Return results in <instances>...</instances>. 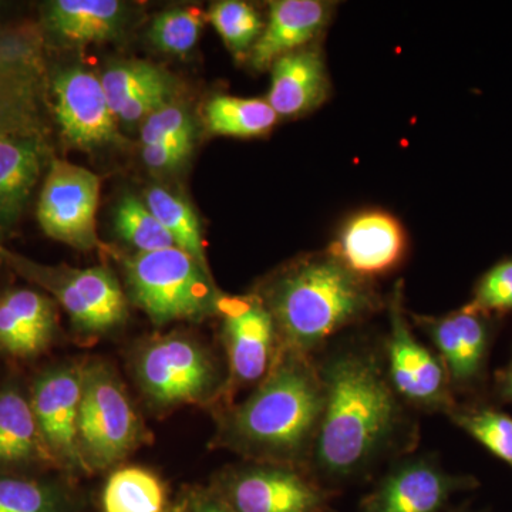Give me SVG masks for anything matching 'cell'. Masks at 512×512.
<instances>
[{
    "label": "cell",
    "instance_id": "obj_39",
    "mask_svg": "<svg viewBox=\"0 0 512 512\" xmlns=\"http://www.w3.org/2000/svg\"><path fill=\"white\" fill-rule=\"evenodd\" d=\"M165 512H187V498H185V493L181 494L177 500L173 501Z\"/></svg>",
    "mask_w": 512,
    "mask_h": 512
},
{
    "label": "cell",
    "instance_id": "obj_25",
    "mask_svg": "<svg viewBox=\"0 0 512 512\" xmlns=\"http://www.w3.org/2000/svg\"><path fill=\"white\" fill-rule=\"evenodd\" d=\"M170 504L160 477L141 467L114 471L101 493L103 512H165Z\"/></svg>",
    "mask_w": 512,
    "mask_h": 512
},
{
    "label": "cell",
    "instance_id": "obj_33",
    "mask_svg": "<svg viewBox=\"0 0 512 512\" xmlns=\"http://www.w3.org/2000/svg\"><path fill=\"white\" fill-rule=\"evenodd\" d=\"M0 64L45 80L43 39L39 30L15 28L0 30Z\"/></svg>",
    "mask_w": 512,
    "mask_h": 512
},
{
    "label": "cell",
    "instance_id": "obj_7",
    "mask_svg": "<svg viewBox=\"0 0 512 512\" xmlns=\"http://www.w3.org/2000/svg\"><path fill=\"white\" fill-rule=\"evenodd\" d=\"M136 377L141 392L158 409L208 403L221 389L210 353L183 335L164 336L141 349Z\"/></svg>",
    "mask_w": 512,
    "mask_h": 512
},
{
    "label": "cell",
    "instance_id": "obj_15",
    "mask_svg": "<svg viewBox=\"0 0 512 512\" xmlns=\"http://www.w3.org/2000/svg\"><path fill=\"white\" fill-rule=\"evenodd\" d=\"M52 92L56 121L67 144L93 151L119 143V121L96 74L80 66L66 67L53 79Z\"/></svg>",
    "mask_w": 512,
    "mask_h": 512
},
{
    "label": "cell",
    "instance_id": "obj_36",
    "mask_svg": "<svg viewBox=\"0 0 512 512\" xmlns=\"http://www.w3.org/2000/svg\"><path fill=\"white\" fill-rule=\"evenodd\" d=\"M195 134H180L161 141V143L143 146L141 157L144 164L154 173H173L180 170L194 151Z\"/></svg>",
    "mask_w": 512,
    "mask_h": 512
},
{
    "label": "cell",
    "instance_id": "obj_32",
    "mask_svg": "<svg viewBox=\"0 0 512 512\" xmlns=\"http://www.w3.org/2000/svg\"><path fill=\"white\" fill-rule=\"evenodd\" d=\"M204 16L194 8L164 10L151 22L147 37L165 55L184 57L200 40Z\"/></svg>",
    "mask_w": 512,
    "mask_h": 512
},
{
    "label": "cell",
    "instance_id": "obj_27",
    "mask_svg": "<svg viewBox=\"0 0 512 512\" xmlns=\"http://www.w3.org/2000/svg\"><path fill=\"white\" fill-rule=\"evenodd\" d=\"M0 512H83V500L59 481L0 477Z\"/></svg>",
    "mask_w": 512,
    "mask_h": 512
},
{
    "label": "cell",
    "instance_id": "obj_10",
    "mask_svg": "<svg viewBox=\"0 0 512 512\" xmlns=\"http://www.w3.org/2000/svg\"><path fill=\"white\" fill-rule=\"evenodd\" d=\"M100 178L66 160H52L37 204V220L47 237L90 251L100 248L96 214Z\"/></svg>",
    "mask_w": 512,
    "mask_h": 512
},
{
    "label": "cell",
    "instance_id": "obj_29",
    "mask_svg": "<svg viewBox=\"0 0 512 512\" xmlns=\"http://www.w3.org/2000/svg\"><path fill=\"white\" fill-rule=\"evenodd\" d=\"M491 454L512 470V416L481 403L456 404L447 414Z\"/></svg>",
    "mask_w": 512,
    "mask_h": 512
},
{
    "label": "cell",
    "instance_id": "obj_6",
    "mask_svg": "<svg viewBox=\"0 0 512 512\" xmlns=\"http://www.w3.org/2000/svg\"><path fill=\"white\" fill-rule=\"evenodd\" d=\"M0 256L23 278L52 293L79 332L103 335L126 322V295L109 269L43 265L2 247Z\"/></svg>",
    "mask_w": 512,
    "mask_h": 512
},
{
    "label": "cell",
    "instance_id": "obj_34",
    "mask_svg": "<svg viewBox=\"0 0 512 512\" xmlns=\"http://www.w3.org/2000/svg\"><path fill=\"white\" fill-rule=\"evenodd\" d=\"M464 306L498 319L512 313V256L498 261L478 279L470 302Z\"/></svg>",
    "mask_w": 512,
    "mask_h": 512
},
{
    "label": "cell",
    "instance_id": "obj_37",
    "mask_svg": "<svg viewBox=\"0 0 512 512\" xmlns=\"http://www.w3.org/2000/svg\"><path fill=\"white\" fill-rule=\"evenodd\" d=\"M187 512H237L212 487H195L185 491Z\"/></svg>",
    "mask_w": 512,
    "mask_h": 512
},
{
    "label": "cell",
    "instance_id": "obj_21",
    "mask_svg": "<svg viewBox=\"0 0 512 512\" xmlns=\"http://www.w3.org/2000/svg\"><path fill=\"white\" fill-rule=\"evenodd\" d=\"M49 157L45 138H0V241L18 225Z\"/></svg>",
    "mask_w": 512,
    "mask_h": 512
},
{
    "label": "cell",
    "instance_id": "obj_23",
    "mask_svg": "<svg viewBox=\"0 0 512 512\" xmlns=\"http://www.w3.org/2000/svg\"><path fill=\"white\" fill-rule=\"evenodd\" d=\"M45 80L0 64V138H45L43 114Z\"/></svg>",
    "mask_w": 512,
    "mask_h": 512
},
{
    "label": "cell",
    "instance_id": "obj_35",
    "mask_svg": "<svg viewBox=\"0 0 512 512\" xmlns=\"http://www.w3.org/2000/svg\"><path fill=\"white\" fill-rule=\"evenodd\" d=\"M187 133H197L190 110L181 101H174L141 123V144L150 146Z\"/></svg>",
    "mask_w": 512,
    "mask_h": 512
},
{
    "label": "cell",
    "instance_id": "obj_22",
    "mask_svg": "<svg viewBox=\"0 0 512 512\" xmlns=\"http://www.w3.org/2000/svg\"><path fill=\"white\" fill-rule=\"evenodd\" d=\"M55 302L33 289L8 291L0 298V350L15 357L45 352L55 338Z\"/></svg>",
    "mask_w": 512,
    "mask_h": 512
},
{
    "label": "cell",
    "instance_id": "obj_1",
    "mask_svg": "<svg viewBox=\"0 0 512 512\" xmlns=\"http://www.w3.org/2000/svg\"><path fill=\"white\" fill-rule=\"evenodd\" d=\"M316 366L325 404L308 470L335 493L369 476L404 444L410 446L412 427L379 349L360 343L340 346Z\"/></svg>",
    "mask_w": 512,
    "mask_h": 512
},
{
    "label": "cell",
    "instance_id": "obj_38",
    "mask_svg": "<svg viewBox=\"0 0 512 512\" xmlns=\"http://www.w3.org/2000/svg\"><path fill=\"white\" fill-rule=\"evenodd\" d=\"M495 394L504 403H512V356L503 369L495 373Z\"/></svg>",
    "mask_w": 512,
    "mask_h": 512
},
{
    "label": "cell",
    "instance_id": "obj_40",
    "mask_svg": "<svg viewBox=\"0 0 512 512\" xmlns=\"http://www.w3.org/2000/svg\"><path fill=\"white\" fill-rule=\"evenodd\" d=\"M453 512H478V511H471V510H458V511H453Z\"/></svg>",
    "mask_w": 512,
    "mask_h": 512
},
{
    "label": "cell",
    "instance_id": "obj_31",
    "mask_svg": "<svg viewBox=\"0 0 512 512\" xmlns=\"http://www.w3.org/2000/svg\"><path fill=\"white\" fill-rule=\"evenodd\" d=\"M208 19L224 40L225 46L237 57L251 55L265 28L258 10L241 0L212 3Z\"/></svg>",
    "mask_w": 512,
    "mask_h": 512
},
{
    "label": "cell",
    "instance_id": "obj_9",
    "mask_svg": "<svg viewBox=\"0 0 512 512\" xmlns=\"http://www.w3.org/2000/svg\"><path fill=\"white\" fill-rule=\"evenodd\" d=\"M237 512H335V493L305 468L254 463L232 467L211 485Z\"/></svg>",
    "mask_w": 512,
    "mask_h": 512
},
{
    "label": "cell",
    "instance_id": "obj_28",
    "mask_svg": "<svg viewBox=\"0 0 512 512\" xmlns=\"http://www.w3.org/2000/svg\"><path fill=\"white\" fill-rule=\"evenodd\" d=\"M144 202L173 237L175 247L183 249L210 271L200 220L191 205L160 185H153L144 192Z\"/></svg>",
    "mask_w": 512,
    "mask_h": 512
},
{
    "label": "cell",
    "instance_id": "obj_19",
    "mask_svg": "<svg viewBox=\"0 0 512 512\" xmlns=\"http://www.w3.org/2000/svg\"><path fill=\"white\" fill-rule=\"evenodd\" d=\"M130 22V8L119 0H53L43 8V28L64 46L119 39Z\"/></svg>",
    "mask_w": 512,
    "mask_h": 512
},
{
    "label": "cell",
    "instance_id": "obj_3",
    "mask_svg": "<svg viewBox=\"0 0 512 512\" xmlns=\"http://www.w3.org/2000/svg\"><path fill=\"white\" fill-rule=\"evenodd\" d=\"M258 295L275 320L281 346L311 357L330 338L382 308L373 282L330 251L296 259Z\"/></svg>",
    "mask_w": 512,
    "mask_h": 512
},
{
    "label": "cell",
    "instance_id": "obj_11",
    "mask_svg": "<svg viewBox=\"0 0 512 512\" xmlns=\"http://www.w3.org/2000/svg\"><path fill=\"white\" fill-rule=\"evenodd\" d=\"M414 326L443 360L454 394H477L487 382L488 357L500 319L466 306L443 316L412 315Z\"/></svg>",
    "mask_w": 512,
    "mask_h": 512
},
{
    "label": "cell",
    "instance_id": "obj_14",
    "mask_svg": "<svg viewBox=\"0 0 512 512\" xmlns=\"http://www.w3.org/2000/svg\"><path fill=\"white\" fill-rule=\"evenodd\" d=\"M83 366L47 370L33 386V414L53 463L64 470L87 473L79 446Z\"/></svg>",
    "mask_w": 512,
    "mask_h": 512
},
{
    "label": "cell",
    "instance_id": "obj_26",
    "mask_svg": "<svg viewBox=\"0 0 512 512\" xmlns=\"http://www.w3.org/2000/svg\"><path fill=\"white\" fill-rule=\"evenodd\" d=\"M278 120L268 100L258 97L214 96L205 106V124L217 136H264Z\"/></svg>",
    "mask_w": 512,
    "mask_h": 512
},
{
    "label": "cell",
    "instance_id": "obj_30",
    "mask_svg": "<svg viewBox=\"0 0 512 512\" xmlns=\"http://www.w3.org/2000/svg\"><path fill=\"white\" fill-rule=\"evenodd\" d=\"M114 231L137 252H154L175 247L173 237L168 234L156 215L144 200L134 195H124L114 208Z\"/></svg>",
    "mask_w": 512,
    "mask_h": 512
},
{
    "label": "cell",
    "instance_id": "obj_13",
    "mask_svg": "<svg viewBox=\"0 0 512 512\" xmlns=\"http://www.w3.org/2000/svg\"><path fill=\"white\" fill-rule=\"evenodd\" d=\"M478 485L474 477L448 473L433 457L404 458L377 481L356 512H446L454 495Z\"/></svg>",
    "mask_w": 512,
    "mask_h": 512
},
{
    "label": "cell",
    "instance_id": "obj_12",
    "mask_svg": "<svg viewBox=\"0 0 512 512\" xmlns=\"http://www.w3.org/2000/svg\"><path fill=\"white\" fill-rule=\"evenodd\" d=\"M218 315L229 362L228 386L234 390L256 386L268 375L281 348L278 329L258 293L221 295Z\"/></svg>",
    "mask_w": 512,
    "mask_h": 512
},
{
    "label": "cell",
    "instance_id": "obj_16",
    "mask_svg": "<svg viewBox=\"0 0 512 512\" xmlns=\"http://www.w3.org/2000/svg\"><path fill=\"white\" fill-rule=\"evenodd\" d=\"M406 248V234L396 218L383 211H365L343 225L329 251L350 271L372 281L396 269Z\"/></svg>",
    "mask_w": 512,
    "mask_h": 512
},
{
    "label": "cell",
    "instance_id": "obj_24",
    "mask_svg": "<svg viewBox=\"0 0 512 512\" xmlns=\"http://www.w3.org/2000/svg\"><path fill=\"white\" fill-rule=\"evenodd\" d=\"M36 460L53 463L30 402L19 390L6 387L0 392V466Z\"/></svg>",
    "mask_w": 512,
    "mask_h": 512
},
{
    "label": "cell",
    "instance_id": "obj_8",
    "mask_svg": "<svg viewBox=\"0 0 512 512\" xmlns=\"http://www.w3.org/2000/svg\"><path fill=\"white\" fill-rule=\"evenodd\" d=\"M387 376L406 406L448 414L456 406L446 366L414 335L403 303L402 282L389 299V335L383 348Z\"/></svg>",
    "mask_w": 512,
    "mask_h": 512
},
{
    "label": "cell",
    "instance_id": "obj_20",
    "mask_svg": "<svg viewBox=\"0 0 512 512\" xmlns=\"http://www.w3.org/2000/svg\"><path fill=\"white\" fill-rule=\"evenodd\" d=\"M268 103L279 119L302 117L319 109L330 92V80L320 50L305 47L282 56L271 66Z\"/></svg>",
    "mask_w": 512,
    "mask_h": 512
},
{
    "label": "cell",
    "instance_id": "obj_5",
    "mask_svg": "<svg viewBox=\"0 0 512 512\" xmlns=\"http://www.w3.org/2000/svg\"><path fill=\"white\" fill-rule=\"evenodd\" d=\"M143 440V424L113 367L84 365L79 446L87 473L116 466Z\"/></svg>",
    "mask_w": 512,
    "mask_h": 512
},
{
    "label": "cell",
    "instance_id": "obj_2",
    "mask_svg": "<svg viewBox=\"0 0 512 512\" xmlns=\"http://www.w3.org/2000/svg\"><path fill=\"white\" fill-rule=\"evenodd\" d=\"M323 404L325 390L316 362L281 346L254 392L222 414L218 443L254 463L308 470Z\"/></svg>",
    "mask_w": 512,
    "mask_h": 512
},
{
    "label": "cell",
    "instance_id": "obj_17",
    "mask_svg": "<svg viewBox=\"0 0 512 512\" xmlns=\"http://www.w3.org/2000/svg\"><path fill=\"white\" fill-rule=\"evenodd\" d=\"M117 121L141 124L151 114L178 101L180 82L173 73L144 60L113 63L101 76Z\"/></svg>",
    "mask_w": 512,
    "mask_h": 512
},
{
    "label": "cell",
    "instance_id": "obj_4",
    "mask_svg": "<svg viewBox=\"0 0 512 512\" xmlns=\"http://www.w3.org/2000/svg\"><path fill=\"white\" fill-rule=\"evenodd\" d=\"M128 292L151 322H200L217 313L222 293L211 271L183 249L136 252L123 261Z\"/></svg>",
    "mask_w": 512,
    "mask_h": 512
},
{
    "label": "cell",
    "instance_id": "obj_18",
    "mask_svg": "<svg viewBox=\"0 0 512 512\" xmlns=\"http://www.w3.org/2000/svg\"><path fill=\"white\" fill-rule=\"evenodd\" d=\"M330 3L320 0H276L269 3L268 20L249 55L256 70L271 67L276 60L305 49L325 30Z\"/></svg>",
    "mask_w": 512,
    "mask_h": 512
}]
</instances>
